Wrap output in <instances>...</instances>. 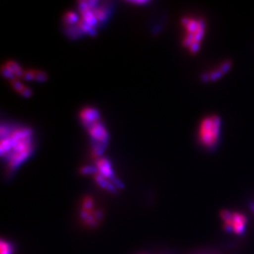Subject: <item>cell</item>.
Listing matches in <instances>:
<instances>
[{
    "mask_svg": "<svg viewBox=\"0 0 254 254\" xmlns=\"http://www.w3.org/2000/svg\"><path fill=\"white\" fill-rule=\"evenodd\" d=\"M193 254H220L214 250H200Z\"/></svg>",
    "mask_w": 254,
    "mask_h": 254,
    "instance_id": "obj_12",
    "label": "cell"
},
{
    "mask_svg": "<svg viewBox=\"0 0 254 254\" xmlns=\"http://www.w3.org/2000/svg\"><path fill=\"white\" fill-rule=\"evenodd\" d=\"M32 152V132L28 128H17L10 131L1 126L0 152L7 167L13 170L18 167Z\"/></svg>",
    "mask_w": 254,
    "mask_h": 254,
    "instance_id": "obj_1",
    "label": "cell"
},
{
    "mask_svg": "<svg viewBox=\"0 0 254 254\" xmlns=\"http://www.w3.org/2000/svg\"><path fill=\"white\" fill-rule=\"evenodd\" d=\"M21 94L25 97H29L31 95H32V91L29 89V88H27V87H25L24 89L22 90V92H21Z\"/></svg>",
    "mask_w": 254,
    "mask_h": 254,
    "instance_id": "obj_13",
    "label": "cell"
},
{
    "mask_svg": "<svg viewBox=\"0 0 254 254\" xmlns=\"http://www.w3.org/2000/svg\"><path fill=\"white\" fill-rule=\"evenodd\" d=\"M1 254H12V247L9 243L3 242L1 244Z\"/></svg>",
    "mask_w": 254,
    "mask_h": 254,
    "instance_id": "obj_9",
    "label": "cell"
},
{
    "mask_svg": "<svg viewBox=\"0 0 254 254\" xmlns=\"http://www.w3.org/2000/svg\"><path fill=\"white\" fill-rule=\"evenodd\" d=\"M222 133V122L216 115H210L203 119L199 127L198 138L200 145L208 152H213L220 144Z\"/></svg>",
    "mask_w": 254,
    "mask_h": 254,
    "instance_id": "obj_2",
    "label": "cell"
},
{
    "mask_svg": "<svg viewBox=\"0 0 254 254\" xmlns=\"http://www.w3.org/2000/svg\"><path fill=\"white\" fill-rule=\"evenodd\" d=\"M229 68H230V63H224L218 69H215V70H213L211 73H206L203 76V79L205 81L215 80V79L220 78L223 73L227 72Z\"/></svg>",
    "mask_w": 254,
    "mask_h": 254,
    "instance_id": "obj_8",
    "label": "cell"
},
{
    "mask_svg": "<svg viewBox=\"0 0 254 254\" xmlns=\"http://www.w3.org/2000/svg\"><path fill=\"white\" fill-rule=\"evenodd\" d=\"M220 220L225 232L241 237L247 230L249 219L243 211L225 209L220 213Z\"/></svg>",
    "mask_w": 254,
    "mask_h": 254,
    "instance_id": "obj_4",
    "label": "cell"
},
{
    "mask_svg": "<svg viewBox=\"0 0 254 254\" xmlns=\"http://www.w3.org/2000/svg\"><path fill=\"white\" fill-rule=\"evenodd\" d=\"M81 120L89 131L92 138L100 143H104L108 139L106 130L100 121L99 113L93 108L87 107L80 113Z\"/></svg>",
    "mask_w": 254,
    "mask_h": 254,
    "instance_id": "obj_5",
    "label": "cell"
},
{
    "mask_svg": "<svg viewBox=\"0 0 254 254\" xmlns=\"http://www.w3.org/2000/svg\"><path fill=\"white\" fill-rule=\"evenodd\" d=\"M182 25L185 32L184 46L191 53H195L199 51L204 38L205 22L203 20L195 17H184L182 19Z\"/></svg>",
    "mask_w": 254,
    "mask_h": 254,
    "instance_id": "obj_3",
    "label": "cell"
},
{
    "mask_svg": "<svg viewBox=\"0 0 254 254\" xmlns=\"http://www.w3.org/2000/svg\"><path fill=\"white\" fill-rule=\"evenodd\" d=\"M250 208L252 210L253 212L254 213V203H252L250 205Z\"/></svg>",
    "mask_w": 254,
    "mask_h": 254,
    "instance_id": "obj_14",
    "label": "cell"
},
{
    "mask_svg": "<svg viewBox=\"0 0 254 254\" xmlns=\"http://www.w3.org/2000/svg\"><path fill=\"white\" fill-rule=\"evenodd\" d=\"M33 74H34V80L40 81V82L46 80V75L42 72L33 71Z\"/></svg>",
    "mask_w": 254,
    "mask_h": 254,
    "instance_id": "obj_11",
    "label": "cell"
},
{
    "mask_svg": "<svg viewBox=\"0 0 254 254\" xmlns=\"http://www.w3.org/2000/svg\"><path fill=\"white\" fill-rule=\"evenodd\" d=\"M12 86L17 92H20V93H21V92H22V90L25 88L24 86H23L22 83H20V81L17 80V78L12 80Z\"/></svg>",
    "mask_w": 254,
    "mask_h": 254,
    "instance_id": "obj_10",
    "label": "cell"
},
{
    "mask_svg": "<svg viewBox=\"0 0 254 254\" xmlns=\"http://www.w3.org/2000/svg\"><path fill=\"white\" fill-rule=\"evenodd\" d=\"M82 215L87 225H93L97 224L99 220V214L97 210H95L94 205L92 199L87 198L83 202Z\"/></svg>",
    "mask_w": 254,
    "mask_h": 254,
    "instance_id": "obj_6",
    "label": "cell"
},
{
    "mask_svg": "<svg viewBox=\"0 0 254 254\" xmlns=\"http://www.w3.org/2000/svg\"><path fill=\"white\" fill-rule=\"evenodd\" d=\"M2 73L7 78L11 80L16 79L17 77H22L23 72L20 68V66L13 61H7L5 65H2Z\"/></svg>",
    "mask_w": 254,
    "mask_h": 254,
    "instance_id": "obj_7",
    "label": "cell"
}]
</instances>
